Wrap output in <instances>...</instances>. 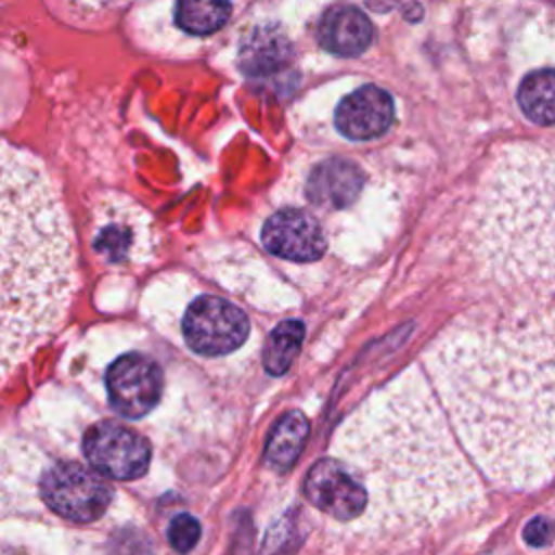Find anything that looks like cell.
<instances>
[{
	"mask_svg": "<svg viewBox=\"0 0 555 555\" xmlns=\"http://www.w3.org/2000/svg\"><path fill=\"white\" fill-rule=\"evenodd\" d=\"M230 17V0H176V24L191 35L217 33Z\"/></svg>",
	"mask_w": 555,
	"mask_h": 555,
	"instance_id": "e0dca14e",
	"label": "cell"
},
{
	"mask_svg": "<svg viewBox=\"0 0 555 555\" xmlns=\"http://www.w3.org/2000/svg\"><path fill=\"white\" fill-rule=\"evenodd\" d=\"M291 61L288 41L275 30H258L241 48V69L249 76L280 72Z\"/></svg>",
	"mask_w": 555,
	"mask_h": 555,
	"instance_id": "5bb4252c",
	"label": "cell"
},
{
	"mask_svg": "<svg viewBox=\"0 0 555 555\" xmlns=\"http://www.w3.org/2000/svg\"><path fill=\"white\" fill-rule=\"evenodd\" d=\"M82 453L91 468L117 481H132L145 475L152 457L147 438L115 421L91 425L82 438Z\"/></svg>",
	"mask_w": 555,
	"mask_h": 555,
	"instance_id": "52a82bcc",
	"label": "cell"
},
{
	"mask_svg": "<svg viewBox=\"0 0 555 555\" xmlns=\"http://www.w3.org/2000/svg\"><path fill=\"white\" fill-rule=\"evenodd\" d=\"M395 119L392 95L377 87L364 85L340 100L334 113L338 132L353 141H369L384 134Z\"/></svg>",
	"mask_w": 555,
	"mask_h": 555,
	"instance_id": "30bf717a",
	"label": "cell"
},
{
	"mask_svg": "<svg viewBox=\"0 0 555 555\" xmlns=\"http://www.w3.org/2000/svg\"><path fill=\"white\" fill-rule=\"evenodd\" d=\"M184 343L199 356H225L236 351L247 334V314L228 299L204 295L197 297L182 319Z\"/></svg>",
	"mask_w": 555,
	"mask_h": 555,
	"instance_id": "8992f818",
	"label": "cell"
},
{
	"mask_svg": "<svg viewBox=\"0 0 555 555\" xmlns=\"http://www.w3.org/2000/svg\"><path fill=\"white\" fill-rule=\"evenodd\" d=\"M362 189V171L343 158H330L314 167L308 180V197L323 208L347 206Z\"/></svg>",
	"mask_w": 555,
	"mask_h": 555,
	"instance_id": "7c38bea8",
	"label": "cell"
},
{
	"mask_svg": "<svg viewBox=\"0 0 555 555\" xmlns=\"http://www.w3.org/2000/svg\"><path fill=\"white\" fill-rule=\"evenodd\" d=\"M306 501L340 525H360L366 520L369 492L353 470L340 462L336 455L321 457L306 473L304 479Z\"/></svg>",
	"mask_w": 555,
	"mask_h": 555,
	"instance_id": "5b68a950",
	"label": "cell"
},
{
	"mask_svg": "<svg viewBox=\"0 0 555 555\" xmlns=\"http://www.w3.org/2000/svg\"><path fill=\"white\" fill-rule=\"evenodd\" d=\"M553 533H555V527L548 518H542V516H535L531 518L525 529H522V535L527 540V544L531 546H546L551 540H553Z\"/></svg>",
	"mask_w": 555,
	"mask_h": 555,
	"instance_id": "d6986e66",
	"label": "cell"
},
{
	"mask_svg": "<svg viewBox=\"0 0 555 555\" xmlns=\"http://www.w3.org/2000/svg\"><path fill=\"white\" fill-rule=\"evenodd\" d=\"M111 408L126 418H141L152 412L163 392L160 366L143 353H124L106 371Z\"/></svg>",
	"mask_w": 555,
	"mask_h": 555,
	"instance_id": "ba28073f",
	"label": "cell"
},
{
	"mask_svg": "<svg viewBox=\"0 0 555 555\" xmlns=\"http://www.w3.org/2000/svg\"><path fill=\"white\" fill-rule=\"evenodd\" d=\"M0 362L9 375L61 325L76 291V247L43 163L4 143Z\"/></svg>",
	"mask_w": 555,
	"mask_h": 555,
	"instance_id": "3957f363",
	"label": "cell"
},
{
	"mask_svg": "<svg viewBox=\"0 0 555 555\" xmlns=\"http://www.w3.org/2000/svg\"><path fill=\"white\" fill-rule=\"evenodd\" d=\"M260 238L267 251L293 262H312L325 251L321 223L301 208H282L273 212L264 221Z\"/></svg>",
	"mask_w": 555,
	"mask_h": 555,
	"instance_id": "9c48e42d",
	"label": "cell"
},
{
	"mask_svg": "<svg viewBox=\"0 0 555 555\" xmlns=\"http://www.w3.org/2000/svg\"><path fill=\"white\" fill-rule=\"evenodd\" d=\"M334 449L369 492L364 531H421L481 503L479 479L416 366L364 399Z\"/></svg>",
	"mask_w": 555,
	"mask_h": 555,
	"instance_id": "7a4b0ae2",
	"label": "cell"
},
{
	"mask_svg": "<svg viewBox=\"0 0 555 555\" xmlns=\"http://www.w3.org/2000/svg\"><path fill=\"white\" fill-rule=\"evenodd\" d=\"M304 334H306V327L297 319H286L271 330L264 345V358H262L269 375H284L291 369L304 343Z\"/></svg>",
	"mask_w": 555,
	"mask_h": 555,
	"instance_id": "2e32d148",
	"label": "cell"
},
{
	"mask_svg": "<svg viewBox=\"0 0 555 555\" xmlns=\"http://www.w3.org/2000/svg\"><path fill=\"white\" fill-rule=\"evenodd\" d=\"M199 535H202L199 520L186 512L173 516L167 529L169 544L176 553H189L191 548H195V544L199 542Z\"/></svg>",
	"mask_w": 555,
	"mask_h": 555,
	"instance_id": "ac0fdd59",
	"label": "cell"
},
{
	"mask_svg": "<svg viewBox=\"0 0 555 555\" xmlns=\"http://www.w3.org/2000/svg\"><path fill=\"white\" fill-rule=\"evenodd\" d=\"M317 37L319 43L336 56H358L373 41V24L360 9L336 4L323 13Z\"/></svg>",
	"mask_w": 555,
	"mask_h": 555,
	"instance_id": "8fae6325",
	"label": "cell"
},
{
	"mask_svg": "<svg viewBox=\"0 0 555 555\" xmlns=\"http://www.w3.org/2000/svg\"><path fill=\"white\" fill-rule=\"evenodd\" d=\"M39 494L56 516L74 522H93L106 512L113 488L95 468L69 460L56 462L43 473Z\"/></svg>",
	"mask_w": 555,
	"mask_h": 555,
	"instance_id": "277c9868",
	"label": "cell"
},
{
	"mask_svg": "<svg viewBox=\"0 0 555 555\" xmlns=\"http://www.w3.org/2000/svg\"><path fill=\"white\" fill-rule=\"evenodd\" d=\"M308 429H310L308 418L301 412L284 414L275 423V427L267 440V449H264L267 464L278 473H286L297 462V457L306 444Z\"/></svg>",
	"mask_w": 555,
	"mask_h": 555,
	"instance_id": "4fadbf2b",
	"label": "cell"
},
{
	"mask_svg": "<svg viewBox=\"0 0 555 555\" xmlns=\"http://www.w3.org/2000/svg\"><path fill=\"white\" fill-rule=\"evenodd\" d=\"M518 104L531 121L555 124V69L531 72L518 87Z\"/></svg>",
	"mask_w": 555,
	"mask_h": 555,
	"instance_id": "9a60e30c",
	"label": "cell"
},
{
	"mask_svg": "<svg viewBox=\"0 0 555 555\" xmlns=\"http://www.w3.org/2000/svg\"><path fill=\"white\" fill-rule=\"evenodd\" d=\"M468 247L492 306L460 317L425 351L462 444L488 479H555V160L470 210Z\"/></svg>",
	"mask_w": 555,
	"mask_h": 555,
	"instance_id": "6da1fadb",
	"label": "cell"
}]
</instances>
